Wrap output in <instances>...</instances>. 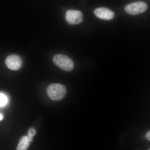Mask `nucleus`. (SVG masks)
<instances>
[{"mask_svg": "<svg viewBox=\"0 0 150 150\" xmlns=\"http://www.w3.org/2000/svg\"><path fill=\"white\" fill-rule=\"evenodd\" d=\"M47 92L48 97L52 100H60L66 96L67 90L62 84L53 83L48 86Z\"/></svg>", "mask_w": 150, "mask_h": 150, "instance_id": "1", "label": "nucleus"}, {"mask_svg": "<svg viewBox=\"0 0 150 150\" xmlns=\"http://www.w3.org/2000/svg\"><path fill=\"white\" fill-rule=\"evenodd\" d=\"M53 62L57 67L66 71H71L74 68V63L69 56L57 54L53 57Z\"/></svg>", "mask_w": 150, "mask_h": 150, "instance_id": "2", "label": "nucleus"}, {"mask_svg": "<svg viewBox=\"0 0 150 150\" xmlns=\"http://www.w3.org/2000/svg\"><path fill=\"white\" fill-rule=\"evenodd\" d=\"M148 5L143 1L131 3L125 6L124 10L127 13L131 15H137L143 13L147 10Z\"/></svg>", "mask_w": 150, "mask_h": 150, "instance_id": "3", "label": "nucleus"}, {"mask_svg": "<svg viewBox=\"0 0 150 150\" xmlns=\"http://www.w3.org/2000/svg\"><path fill=\"white\" fill-rule=\"evenodd\" d=\"M65 18L69 24H79L83 21V16L81 11L69 10L66 12Z\"/></svg>", "mask_w": 150, "mask_h": 150, "instance_id": "4", "label": "nucleus"}, {"mask_svg": "<svg viewBox=\"0 0 150 150\" xmlns=\"http://www.w3.org/2000/svg\"><path fill=\"white\" fill-rule=\"evenodd\" d=\"M6 64L10 69L16 71L21 68L22 61L21 58L18 55L13 54L10 55L6 58Z\"/></svg>", "mask_w": 150, "mask_h": 150, "instance_id": "5", "label": "nucleus"}, {"mask_svg": "<svg viewBox=\"0 0 150 150\" xmlns=\"http://www.w3.org/2000/svg\"><path fill=\"white\" fill-rule=\"evenodd\" d=\"M94 14L98 18L107 21L112 19L115 15L113 11L105 7L96 9L94 11Z\"/></svg>", "mask_w": 150, "mask_h": 150, "instance_id": "6", "label": "nucleus"}, {"mask_svg": "<svg viewBox=\"0 0 150 150\" xmlns=\"http://www.w3.org/2000/svg\"><path fill=\"white\" fill-rule=\"evenodd\" d=\"M30 143L28 137L23 136L20 140L16 150H27Z\"/></svg>", "mask_w": 150, "mask_h": 150, "instance_id": "7", "label": "nucleus"}, {"mask_svg": "<svg viewBox=\"0 0 150 150\" xmlns=\"http://www.w3.org/2000/svg\"><path fill=\"white\" fill-rule=\"evenodd\" d=\"M7 102V97L4 94L0 93V107L4 106Z\"/></svg>", "mask_w": 150, "mask_h": 150, "instance_id": "8", "label": "nucleus"}, {"mask_svg": "<svg viewBox=\"0 0 150 150\" xmlns=\"http://www.w3.org/2000/svg\"><path fill=\"white\" fill-rule=\"evenodd\" d=\"M35 134H36V131L34 128H30L28 130L27 137L30 142H32L33 137L35 136Z\"/></svg>", "mask_w": 150, "mask_h": 150, "instance_id": "9", "label": "nucleus"}, {"mask_svg": "<svg viewBox=\"0 0 150 150\" xmlns=\"http://www.w3.org/2000/svg\"><path fill=\"white\" fill-rule=\"evenodd\" d=\"M146 138L147 139L148 141H150V131H149L146 133Z\"/></svg>", "mask_w": 150, "mask_h": 150, "instance_id": "10", "label": "nucleus"}, {"mask_svg": "<svg viewBox=\"0 0 150 150\" xmlns=\"http://www.w3.org/2000/svg\"><path fill=\"white\" fill-rule=\"evenodd\" d=\"M3 115H2V114H1V113H0V121H1V120L2 119H3Z\"/></svg>", "mask_w": 150, "mask_h": 150, "instance_id": "11", "label": "nucleus"}, {"mask_svg": "<svg viewBox=\"0 0 150 150\" xmlns=\"http://www.w3.org/2000/svg\"><path fill=\"white\" fill-rule=\"evenodd\" d=\"M149 150H150V149H149Z\"/></svg>", "mask_w": 150, "mask_h": 150, "instance_id": "12", "label": "nucleus"}]
</instances>
